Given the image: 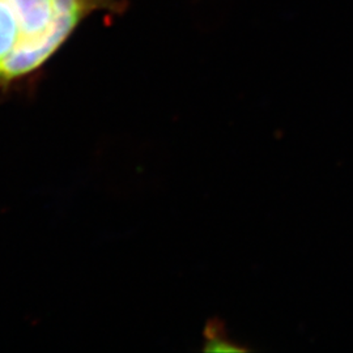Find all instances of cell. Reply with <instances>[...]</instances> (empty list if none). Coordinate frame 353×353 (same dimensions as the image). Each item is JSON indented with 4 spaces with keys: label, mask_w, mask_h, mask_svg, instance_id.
I'll return each mask as SVG.
<instances>
[{
    "label": "cell",
    "mask_w": 353,
    "mask_h": 353,
    "mask_svg": "<svg viewBox=\"0 0 353 353\" xmlns=\"http://www.w3.org/2000/svg\"><path fill=\"white\" fill-rule=\"evenodd\" d=\"M121 10L119 0H0V92L36 81L89 16Z\"/></svg>",
    "instance_id": "1"
},
{
    "label": "cell",
    "mask_w": 353,
    "mask_h": 353,
    "mask_svg": "<svg viewBox=\"0 0 353 353\" xmlns=\"http://www.w3.org/2000/svg\"><path fill=\"white\" fill-rule=\"evenodd\" d=\"M205 351H243L229 341L224 332V326L219 322L210 323L205 328Z\"/></svg>",
    "instance_id": "2"
}]
</instances>
